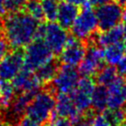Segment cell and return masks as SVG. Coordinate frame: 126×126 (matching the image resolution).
Masks as SVG:
<instances>
[{
  "mask_svg": "<svg viewBox=\"0 0 126 126\" xmlns=\"http://www.w3.org/2000/svg\"><path fill=\"white\" fill-rule=\"evenodd\" d=\"M38 20L27 13H10L4 19L2 32L8 45L14 49H21L36 39Z\"/></svg>",
  "mask_w": 126,
  "mask_h": 126,
  "instance_id": "6da1fadb",
  "label": "cell"
},
{
  "mask_svg": "<svg viewBox=\"0 0 126 126\" xmlns=\"http://www.w3.org/2000/svg\"><path fill=\"white\" fill-rule=\"evenodd\" d=\"M98 29L96 13L92 8L90 0H88L82 6V9L70 27L72 35L82 42H87L91 36L97 32Z\"/></svg>",
  "mask_w": 126,
  "mask_h": 126,
  "instance_id": "7a4b0ae2",
  "label": "cell"
},
{
  "mask_svg": "<svg viewBox=\"0 0 126 126\" xmlns=\"http://www.w3.org/2000/svg\"><path fill=\"white\" fill-rule=\"evenodd\" d=\"M55 106V98L52 89L40 90L30 102L26 114L40 123L49 121Z\"/></svg>",
  "mask_w": 126,
  "mask_h": 126,
  "instance_id": "3957f363",
  "label": "cell"
},
{
  "mask_svg": "<svg viewBox=\"0 0 126 126\" xmlns=\"http://www.w3.org/2000/svg\"><path fill=\"white\" fill-rule=\"evenodd\" d=\"M53 55L45 42L36 38L26 46L23 53V68L31 72L37 71L43 64L52 61Z\"/></svg>",
  "mask_w": 126,
  "mask_h": 126,
  "instance_id": "277c9868",
  "label": "cell"
},
{
  "mask_svg": "<svg viewBox=\"0 0 126 126\" xmlns=\"http://www.w3.org/2000/svg\"><path fill=\"white\" fill-rule=\"evenodd\" d=\"M42 40L53 54H60L68 38L66 30L54 21L39 25L37 37Z\"/></svg>",
  "mask_w": 126,
  "mask_h": 126,
  "instance_id": "5b68a950",
  "label": "cell"
},
{
  "mask_svg": "<svg viewBox=\"0 0 126 126\" xmlns=\"http://www.w3.org/2000/svg\"><path fill=\"white\" fill-rule=\"evenodd\" d=\"M103 49L94 43H90L86 48V54L78 64V73L82 77H93L101 67L104 66Z\"/></svg>",
  "mask_w": 126,
  "mask_h": 126,
  "instance_id": "8992f818",
  "label": "cell"
},
{
  "mask_svg": "<svg viewBox=\"0 0 126 126\" xmlns=\"http://www.w3.org/2000/svg\"><path fill=\"white\" fill-rule=\"evenodd\" d=\"M123 12V8L116 2L99 5L95 10L99 31H106L120 24Z\"/></svg>",
  "mask_w": 126,
  "mask_h": 126,
  "instance_id": "52a82bcc",
  "label": "cell"
},
{
  "mask_svg": "<svg viewBox=\"0 0 126 126\" xmlns=\"http://www.w3.org/2000/svg\"><path fill=\"white\" fill-rule=\"evenodd\" d=\"M79 79V73L74 66L63 64L59 66L55 77L53 79L52 88L53 91L63 94H70L75 89Z\"/></svg>",
  "mask_w": 126,
  "mask_h": 126,
  "instance_id": "ba28073f",
  "label": "cell"
},
{
  "mask_svg": "<svg viewBox=\"0 0 126 126\" xmlns=\"http://www.w3.org/2000/svg\"><path fill=\"white\" fill-rule=\"evenodd\" d=\"M87 45L75 36H68L65 45L60 53V61L63 64L76 67L83 60Z\"/></svg>",
  "mask_w": 126,
  "mask_h": 126,
  "instance_id": "9c48e42d",
  "label": "cell"
},
{
  "mask_svg": "<svg viewBox=\"0 0 126 126\" xmlns=\"http://www.w3.org/2000/svg\"><path fill=\"white\" fill-rule=\"evenodd\" d=\"M23 68V53L15 49L0 60V79L10 81Z\"/></svg>",
  "mask_w": 126,
  "mask_h": 126,
  "instance_id": "30bf717a",
  "label": "cell"
},
{
  "mask_svg": "<svg viewBox=\"0 0 126 126\" xmlns=\"http://www.w3.org/2000/svg\"><path fill=\"white\" fill-rule=\"evenodd\" d=\"M33 72L22 68L17 76L12 79V85L15 90L18 92H29L35 95L41 90L42 83L36 75H33Z\"/></svg>",
  "mask_w": 126,
  "mask_h": 126,
  "instance_id": "8fae6325",
  "label": "cell"
},
{
  "mask_svg": "<svg viewBox=\"0 0 126 126\" xmlns=\"http://www.w3.org/2000/svg\"><path fill=\"white\" fill-rule=\"evenodd\" d=\"M53 111L59 117L69 119L73 124L84 119V115L76 108L69 94L59 93L55 98V106Z\"/></svg>",
  "mask_w": 126,
  "mask_h": 126,
  "instance_id": "7c38bea8",
  "label": "cell"
},
{
  "mask_svg": "<svg viewBox=\"0 0 126 126\" xmlns=\"http://www.w3.org/2000/svg\"><path fill=\"white\" fill-rule=\"evenodd\" d=\"M108 109H122L126 105V79L118 75L107 87Z\"/></svg>",
  "mask_w": 126,
  "mask_h": 126,
  "instance_id": "4fadbf2b",
  "label": "cell"
},
{
  "mask_svg": "<svg viewBox=\"0 0 126 126\" xmlns=\"http://www.w3.org/2000/svg\"><path fill=\"white\" fill-rule=\"evenodd\" d=\"M125 27L123 24H118L112 28L102 31L100 33L95 32L87 42L94 43L99 47H106L110 44L122 42L125 33Z\"/></svg>",
  "mask_w": 126,
  "mask_h": 126,
  "instance_id": "5bb4252c",
  "label": "cell"
},
{
  "mask_svg": "<svg viewBox=\"0 0 126 126\" xmlns=\"http://www.w3.org/2000/svg\"><path fill=\"white\" fill-rule=\"evenodd\" d=\"M79 13V9L77 6L63 1L61 2L58 6V13H57V23L61 25L65 30L70 29L75 19L77 18Z\"/></svg>",
  "mask_w": 126,
  "mask_h": 126,
  "instance_id": "9a60e30c",
  "label": "cell"
},
{
  "mask_svg": "<svg viewBox=\"0 0 126 126\" xmlns=\"http://www.w3.org/2000/svg\"><path fill=\"white\" fill-rule=\"evenodd\" d=\"M33 97L34 95L29 92H20L18 97H15L9 107L11 116L14 118H18L26 113L30 102L32 101Z\"/></svg>",
  "mask_w": 126,
  "mask_h": 126,
  "instance_id": "2e32d148",
  "label": "cell"
},
{
  "mask_svg": "<svg viewBox=\"0 0 126 126\" xmlns=\"http://www.w3.org/2000/svg\"><path fill=\"white\" fill-rule=\"evenodd\" d=\"M91 109L96 112H103L108 109L107 87L96 86L91 94Z\"/></svg>",
  "mask_w": 126,
  "mask_h": 126,
  "instance_id": "e0dca14e",
  "label": "cell"
},
{
  "mask_svg": "<svg viewBox=\"0 0 126 126\" xmlns=\"http://www.w3.org/2000/svg\"><path fill=\"white\" fill-rule=\"evenodd\" d=\"M70 97L73 100L76 108L84 115V113L91 109V94L86 91L80 90L75 88L70 94Z\"/></svg>",
  "mask_w": 126,
  "mask_h": 126,
  "instance_id": "ac0fdd59",
  "label": "cell"
},
{
  "mask_svg": "<svg viewBox=\"0 0 126 126\" xmlns=\"http://www.w3.org/2000/svg\"><path fill=\"white\" fill-rule=\"evenodd\" d=\"M104 48L105 49H103V53L105 63H108L111 65H117V63L123 59L125 54V51L122 42L110 44Z\"/></svg>",
  "mask_w": 126,
  "mask_h": 126,
  "instance_id": "d6986e66",
  "label": "cell"
},
{
  "mask_svg": "<svg viewBox=\"0 0 126 126\" xmlns=\"http://www.w3.org/2000/svg\"><path fill=\"white\" fill-rule=\"evenodd\" d=\"M15 90L10 81L0 79V108L2 110L9 109L15 98Z\"/></svg>",
  "mask_w": 126,
  "mask_h": 126,
  "instance_id": "ffe728a7",
  "label": "cell"
},
{
  "mask_svg": "<svg viewBox=\"0 0 126 126\" xmlns=\"http://www.w3.org/2000/svg\"><path fill=\"white\" fill-rule=\"evenodd\" d=\"M95 76H96L95 77L96 84L108 87L118 77V72H117V68L114 65L110 64V65L101 67Z\"/></svg>",
  "mask_w": 126,
  "mask_h": 126,
  "instance_id": "44dd1931",
  "label": "cell"
},
{
  "mask_svg": "<svg viewBox=\"0 0 126 126\" xmlns=\"http://www.w3.org/2000/svg\"><path fill=\"white\" fill-rule=\"evenodd\" d=\"M58 69H59V64L53 59L40 67L37 70L36 76L39 77V79L42 84H49L54 78Z\"/></svg>",
  "mask_w": 126,
  "mask_h": 126,
  "instance_id": "7402d4cb",
  "label": "cell"
},
{
  "mask_svg": "<svg viewBox=\"0 0 126 126\" xmlns=\"http://www.w3.org/2000/svg\"><path fill=\"white\" fill-rule=\"evenodd\" d=\"M103 114L105 115L110 126H121L126 121L123 108L115 110L107 109L103 111Z\"/></svg>",
  "mask_w": 126,
  "mask_h": 126,
  "instance_id": "603a6c76",
  "label": "cell"
},
{
  "mask_svg": "<svg viewBox=\"0 0 126 126\" xmlns=\"http://www.w3.org/2000/svg\"><path fill=\"white\" fill-rule=\"evenodd\" d=\"M58 6L56 0H42L43 16L48 21H55L58 13Z\"/></svg>",
  "mask_w": 126,
  "mask_h": 126,
  "instance_id": "cb8c5ba5",
  "label": "cell"
},
{
  "mask_svg": "<svg viewBox=\"0 0 126 126\" xmlns=\"http://www.w3.org/2000/svg\"><path fill=\"white\" fill-rule=\"evenodd\" d=\"M24 9L26 10L27 14H29L33 18H35L36 20L39 21L44 18L42 2H40L39 0H28Z\"/></svg>",
  "mask_w": 126,
  "mask_h": 126,
  "instance_id": "d4e9b609",
  "label": "cell"
},
{
  "mask_svg": "<svg viewBox=\"0 0 126 126\" xmlns=\"http://www.w3.org/2000/svg\"><path fill=\"white\" fill-rule=\"evenodd\" d=\"M28 0H5V7L7 12L17 13L24 9Z\"/></svg>",
  "mask_w": 126,
  "mask_h": 126,
  "instance_id": "484cf974",
  "label": "cell"
},
{
  "mask_svg": "<svg viewBox=\"0 0 126 126\" xmlns=\"http://www.w3.org/2000/svg\"><path fill=\"white\" fill-rule=\"evenodd\" d=\"M48 122H49L50 126H73V123L70 120L64 117L57 116L54 113V111H53Z\"/></svg>",
  "mask_w": 126,
  "mask_h": 126,
  "instance_id": "4316f807",
  "label": "cell"
},
{
  "mask_svg": "<svg viewBox=\"0 0 126 126\" xmlns=\"http://www.w3.org/2000/svg\"><path fill=\"white\" fill-rule=\"evenodd\" d=\"M16 126H42V123H40L39 122L26 115L24 117H21L18 120Z\"/></svg>",
  "mask_w": 126,
  "mask_h": 126,
  "instance_id": "83f0119b",
  "label": "cell"
},
{
  "mask_svg": "<svg viewBox=\"0 0 126 126\" xmlns=\"http://www.w3.org/2000/svg\"><path fill=\"white\" fill-rule=\"evenodd\" d=\"M117 72L119 76L124 77L126 79V56L124 55L123 59L117 63Z\"/></svg>",
  "mask_w": 126,
  "mask_h": 126,
  "instance_id": "f1b7e54d",
  "label": "cell"
},
{
  "mask_svg": "<svg viewBox=\"0 0 126 126\" xmlns=\"http://www.w3.org/2000/svg\"><path fill=\"white\" fill-rule=\"evenodd\" d=\"M8 46L9 45L7 42V41L0 39V60L8 53Z\"/></svg>",
  "mask_w": 126,
  "mask_h": 126,
  "instance_id": "f546056e",
  "label": "cell"
},
{
  "mask_svg": "<svg viewBox=\"0 0 126 126\" xmlns=\"http://www.w3.org/2000/svg\"><path fill=\"white\" fill-rule=\"evenodd\" d=\"M90 2L92 3V5H103V4L107 3H111V2H115V0H90Z\"/></svg>",
  "mask_w": 126,
  "mask_h": 126,
  "instance_id": "4dcf8cb0",
  "label": "cell"
},
{
  "mask_svg": "<svg viewBox=\"0 0 126 126\" xmlns=\"http://www.w3.org/2000/svg\"><path fill=\"white\" fill-rule=\"evenodd\" d=\"M7 10L5 7V0H0V18H2L6 15Z\"/></svg>",
  "mask_w": 126,
  "mask_h": 126,
  "instance_id": "1f68e13d",
  "label": "cell"
},
{
  "mask_svg": "<svg viewBox=\"0 0 126 126\" xmlns=\"http://www.w3.org/2000/svg\"><path fill=\"white\" fill-rule=\"evenodd\" d=\"M66 2H69V3L73 4V5H76V6H83L88 0H64Z\"/></svg>",
  "mask_w": 126,
  "mask_h": 126,
  "instance_id": "d6a6232c",
  "label": "cell"
},
{
  "mask_svg": "<svg viewBox=\"0 0 126 126\" xmlns=\"http://www.w3.org/2000/svg\"><path fill=\"white\" fill-rule=\"evenodd\" d=\"M74 126H90V124L88 123V121H86L85 119H82L80 121H78L77 123H74Z\"/></svg>",
  "mask_w": 126,
  "mask_h": 126,
  "instance_id": "836d02e7",
  "label": "cell"
},
{
  "mask_svg": "<svg viewBox=\"0 0 126 126\" xmlns=\"http://www.w3.org/2000/svg\"><path fill=\"white\" fill-rule=\"evenodd\" d=\"M115 2L118 5H120L123 8H125L126 7V0H115Z\"/></svg>",
  "mask_w": 126,
  "mask_h": 126,
  "instance_id": "e575fe53",
  "label": "cell"
},
{
  "mask_svg": "<svg viewBox=\"0 0 126 126\" xmlns=\"http://www.w3.org/2000/svg\"><path fill=\"white\" fill-rule=\"evenodd\" d=\"M122 20H123V25H124V27H125V29H126V7H125V9H124V10H123V12Z\"/></svg>",
  "mask_w": 126,
  "mask_h": 126,
  "instance_id": "d590c367",
  "label": "cell"
},
{
  "mask_svg": "<svg viewBox=\"0 0 126 126\" xmlns=\"http://www.w3.org/2000/svg\"><path fill=\"white\" fill-rule=\"evenodd\" d=\"M122 43H123V48H124V51H125V53H126V30H125V33H124L123 41H122Z\"/></svg>",
  "mask_w": 126,
  "mask_h": 126,
  "instance_id": "8d00e7d4",
  "label": "cell"
},
{
  "mask_svg": "<svg viewBox=\"0 0 126 126\" xmlns=\"http://www.w3.org/2000/svg\"><path fill=\"white\" fill-rule=\"evenodd\" d=\"M2 33H3V32H2V27L0 26V38H1V36H2Z\"/></svg>",
  "mask_w": 126,
  "mask_h": 126,
  "instance_id": "74e56055",
  "label": "cell"
},
{
  "mask_svg": "<svg viewBox=\"0 0 126 126\" xmlns=\"http://www.w3.org/2000/svg\"><path fill=\"white\" fill-rule=\"evenodd\" d=\"M123 108H124V109H123V110H124V113H125V119H126V105L124 106Z\"/></svg>",
  "mask_w": 126,
  "mask_h": 126,
  "instance_id": "f35d334b",
  "label": "cell"
},
{
  "mask_svg": "<svg viewBox=\"0 0 126 126\" xmlns=\"http://www.w3.org/2000/svg\"><path fill=\"white\" fill-rule=\"evenodd\" d=\"M0 126H7V124H6V123H1Z\"/></svg>",
  "mask_w": 126,
  "mask_h": 126,
  "instance_id": "ab89813d",
  "label": "cell"
},
{
  "mask_svg": "<svg viewBox=\"0 0 126 126\" xmlns=\"http://www.w3.org/2000/svg\"><path fill=\"white\" fill-rule=\"evenodd\" d=\"M57 2H60V1H63V0H56Z\"/></svg>",
  "mask_w": 126,
  "mask_h": 126,
  "instance_id": "60d3db41",
  "label": "cell"
},
{
  "mask_svg": "<svg viewBox=\"0 0 126 126\" xmlns=\"http://www.w3.org/2000/svg\"><path fill=\"white\" fill-rule=\"evenodd\" d=\"M121 126H126V124H124V123H123V124H122Z\"/></svg>",
  "mask_w": 126,
  "mask_h": 126,
  "instance_id": "b9f144b4",
  "label": "cell"
}]
</instances>
